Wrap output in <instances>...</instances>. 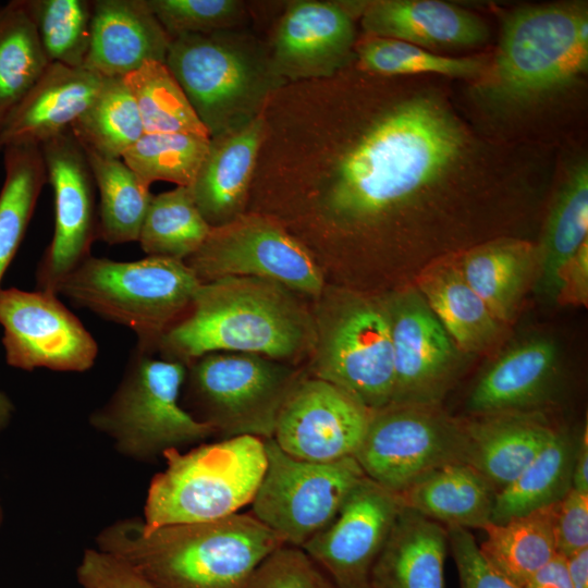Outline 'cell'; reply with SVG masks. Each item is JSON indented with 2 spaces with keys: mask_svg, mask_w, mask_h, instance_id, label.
<instances>
[{
  "mask_svg": "<svg viewBox=\"0 0 588 588\" xmlns=\"http://www.w3.org/2000/svg\"><path fill=\"white\" fill-rule=\"evenodd\" d=\"M301 295L262 278L200 283L189 308L160 338V358L187 366L217 352L246 353L294 365L311 354L315 319Z\"/></svg>",
  "mask_w": 588,
  "mask_h": 588,
  "instance_id": "obj_2",
  "label": "cell"
},
{
  "mask_svg": "<svg viewBox=\"0 0 588 588\" xmlns=\"http://www.w3.org/2000/svg\"><path fill=\"white\" fill-rule=\"evenodd\" d=\"M372 412L338 387L306 373L283 403L272 439L303 461L354 457Z\"/></svg>",
  "mask_w": 588,
  "mask_h": 588,
  "instance_id": "obj_17",
  "label": "cell"
},
{
  "mask_svg": "<svg viewBox=\"0 0 588 588\" xmlns=\"http://www.w3.org/2000/svg\"><path fill=\"white\" fill-rule=\"evenodd\" d=\"M166 468L150 481L143 523L154 529L209 522L240 513L262 479L265 440L243 436L200 443L183 453L169 450Z\"/></svg>",
  "mask_w": 588,
  "mask_h": 588,
  "instance_id": "obj_6",
  "label": "cell"
},
{
  "mask_svg": "<svg viewBox=\"0 0 588 588\" xmlns=\"http://www.w3.org/2000/svg\"><path fill=\"white\" fill-rule=\"evenodd\" d=\"M145 133H186L210 137L166 63L148 61L123 77Z\"/></svg>",
  "mask_w": 588,
  "mask_h": 588,
  "instance_id": "obj_38",
  "label": "cell"
},
{
  "mask_svg": "<svg viewBox=\"0 0 588 588\" xmlns=\"http://www.w3.org/2000/svg\"><path fill=\"white\" fill-rule=\"evenodd\" d=\"M534 249L523 241H498L469 252L460 269L464 280L498 321L510 320L531 270Z\"/></svg>",
  "mask_w": 588,
  "mask_h": 588,
  "instance_id": "obj_30",
  "label": "cell"
},
{
  "mask_svg": "<svg viewBox=\"0 0 588 588\" xmlns=\"http://www.w3.org/2000/svg\"><path fill=\"white\" fill-rule=\"evenodd\" d=\"M161 26L172 38L186 34L219 32L240 13L234 0H146Z\"/></svg>",
  "mask_w": 588,
  "mask_h": 588,
  "instance_id": "obj_42",
  "label": "cell"
},
{
  "mask_svg": "<svg viewBox=\"0 0 588 588\" xmlns=\"http://www.w3.org/2000/svg\"><path fill=\"white\" fill-rule=\"evenodd\" d=\"M4 182L0 191V282L13 260L47 181L40 146H5Z\"/></svg>",
  "mask_w": 588,
  "mask_h": 588,
  "instance_id": "obj_33",
  "label": "cell"
},
{
  "mask_svg": "<svg viewBox=\"0 0 588 588\" xmlns=\"http://www.w3.org/2000/svg\"><path fill=\"white\" fill-rule=\"evenodd\" d=\"M0 150H2V147H1V145H0Z\"/></svg>",
  "mask_w": 588,
  "mask_h": 588,
  "instance_id": "obj_53",
  "label": "cell"
},
{
  "mask_svg": "<svg viewBox=\"0 0 588 588\" xmlns=\"http://www.w3.org/2000/svg\"><path fill=\"white\" fill-rule=\"evenodd\" d=\"M71 132L87 150L106 158H122L145 133L136 101L123 77H105Z\"/></svg>",
  "mask_w": 588,
  "mask_h": 588,
  "instance_id": "obj_35",
  "label": "cell"
},
{
  "mask_svg": "<svg viewBox=\"0 0 588 588\" xmlns=\"http://www.w3.org/2000/svg\"><path fill=\"white\" fill-rule=\"evenodd\" d=\"M267 464L252 514L284 544L302 548L326 528L366 476L354 457L331 463L295 458L265 440Z\"/></svg>",
  "mask_w": 588,
  "mask_h": 588,
  "instance_id": "obj_11",
  "label": "cell"
},
{
  "mask_svg": "<svg viewBox=\"0 0 588 588\" xmlns=\"http://www.w3.org/2000/svg\"><path fill=\"white\" fill-rule=\"evenodd\" d=\"M54 198V230L36 270L37 290H58L91 256L98 238L96 183L85 149L71 130L40 145Z\"/></svg>",
  "mask_w": 588,
  "mask_h": 588,
  "instance_id": "obj_14",
  "label": "cell"
},
{
  "mask_svg": "<svg viewBox=\"0 0 588 588\" xmlns=\"http://www.w3.org/2000/svg\"><path fill=\"white\" fill-rule=\"evenodd\" d=\"M211 229L191 188L176 186L151 195L137 242L147 256L185 261L200 248Z\"/></svg>",
  "mask_w": 588,
  "mask_h": 588,
  "instance_id": "obj_36",
  "label": "cell"
},
{
  "mask_svg": "<svg viewBox=\"0 0 588 588\" xmlns=\"http://www.w3.org/2000/svg\"><path fill=\"white\" fill-rule=\"evenodd\" d=\"M3 522H4V511H3V506L1 504V501H0V529L3 525Z\"/></svg>",
  "mask_w": 588,
  "mask_h": 588,
  "instance_id": "obj_52",
  "label": "cell"
},
{
  "mask_svg": "<svg viewBox=\"0 0 588 588\" xmlns=\"http://www.w3.org/2000/svg\"><path fill=\"white\" fill-rule=\"evenodd\" d=\"M86 151L99 192L98 238L110 245L137 242L151 194L122 158Z\"/></svg>",
  "mask_w": 588,
  "mask_h": 588,
  "instance_id": "obj_34",
  "label": "cell"
},
{
  "mask_svg": "<svg viewBox=\"0 0 588 588\" xmlns=\"http://www.w3.org/2000/svg\"><path fill=\"white\" fill-rule=\"evenodd\" d=\"M364 71L381 75L432 73L460 78L481 77L488 63L482 58H451L390 38L371 37L356 47Z\"/></svg>",
  "mask_w": 588,
  "mask_h": 588,
  "instance_id": "obj_41",
  "label": "cell"
},
{
  "mask_svg": "<svg viewBox=\"0 0 588 588\" xmlns=\"http://www.w3.org/2000/svg\"><path fill=\"white\" fill-rule=\"evenodd\" d=\"M576 443L556 430L524 470L495 497L491 523L500 524L561 501L572 488Z\"/></svg>",
  "mask_w": 588,
  "mask_h": 588,
  "instance_id": "obj_29",
  "label": "cell"
},
{
  "mask_svg": "<svg viewBox=\"0 0 588 588\" xmlns=\"http://www.w3.org/2000/svg\"><path fill=\"white\" fill-rule=\"evenodd\" d=\"M587 241L566 267L559 296L567 301L584 304L588 295V246Z\"/></svg>",
  "mask_w": 588,
  "mask_h": 588,
  "instance_id": "obj_47",
  "label": "cell"
},
{
  "mask_svg": "<svg viewBox=\"0 0 588 588\" xmlns=\"http://www.w3.org/2000/svg\"><path fill=\"white\" fill-rule=\"evenodd\" d=\"M103 76L84 68L49 63L0 124V145L45 142L71 130L97 95Z\"/></svg>",
  "mask_w": 588,
  "mask_h": 588,
  "instance_id": "obj_20",
  "label": "cell"
},
{
  "mask_svg": "<svg viewBox=\"0 0 588 588\" xmlns=\"http://www.w3.org/2000/svg\"><path fill=\"white\" fill-rule=\"evenodd\" d=\"M164 63L210 137L262 114L270 91L283 82L270 61L262 64L218 32L172 38Z\"/></svg>",
  "mask_w": 588,
  "mask_h": 588,
  "instance_id": "obj_10",
  "label": "cell"
},
{
  "mask_svg": "<svg viewBox=\"0 0 588 588\" xmlns=\"http://www.w3.org/2000/svg\"><path fill=\"white\" fill-rule=\"evenodd\" d=\"M588 234V168L581 161L567 174L550 211L540 249V281L560 294L562 278Z\"/></svg>",
  "mask_w": 588,
  "mask_h": 588,
  "instance_id": "obj_31",
  "label": "cell"
},
{
  "mask_svg": "<svg viewBox=\"0 0 588 588\" xmlns=\"http://www.w3.org/2000/svg\"><path fill=\"white\" fill-rule=\"evenodd\" d=\"M385 308L395 372L391 403L434 404L448 381L452 340L427 304L414 295Z\"/></svg>",
  "mask_w": 588,
  "mask_h": 588,
  "instance_id": "obj_19",
  "label": "cell"
},
{
  "mask_svg": "<svg viewBox=\"0 0 588 588\" xmlns=\"http://www.w3.org/2000/svg\"><path fill=\"white\" fill-rule=\"evenodd\" d=\"M48 65L22 0L0 7V124Z\"/></svg>",
  "mask_w": 588,
  "mask_h": 588,
  "instance_id": "obj_37",
  "label": "cell"
},
{
  "mask_svg": "<svg viewBox=\"0 0 588 588\" xmlns=\"http://www.w3.org/2000/svg\"><path fill=\"white\" fill-rule=\"evenodd\" d=\"M96 548L138 571L158 588H244L284 543L252 513L154 529L140 517L101 529Z\"/></svg>",
  "mask_w": 588,
  "mask_h": 588,
  "instance_id": "obj_3",
  "label": "cell"
},
{
  "mask_svg": "<svg viewBox=\"0 0 588 588\" xmlns=\"http://www.w3.org/2000/svg\"><path fill=\"white\" fill-rule=\"evenodd\" d=\"M14 414L11 399L0 391V433L9 426Z\"/></svg>",
  "mask_w": 588,
  "mask_h": 588,
  "instance_id": "obj_51",
  "label": "cell"
},
{
  "mask_svg": "<svg viewBox=\"0 0 588 588\" xmlns=\"http://www.w3.org/2000/svg\"><path fill=\"white\" fill-rule=\"evenodd\" d=\"M0 324L7 363L17 369L84 372L98 355L94 336L52 292L0 287Z\"/></svg>",
  "mask_w": 588,
  "mask_h": 588,
  "instance_id": "obj_15",
  "label": "cell"
},
{
  "mask_svg": "<svg viewBox=\"0 0 588 588\" xmlns=\"http://www.w3.org/2000/svg\"><path fill=\"white\" fill-rule=\"evenodd\" d=\"M210 137L186 133H144L122 160L148 185L167 181L191 186L207 156Z\"/></svg>",
  "mask_w": 588,
  "mask_h": 588,
  "instance_id": "obj_40",
  "label": "cell"
},
{
  "mask_svg": "<svg viewBox=\"0 0 588 588\" xmlns=\"http://www.w3.org/2000/svg\"><path fill=\"white\" fill-rule=\"evenodd\" d=\"M350 4L296 1L278 26L270 65L282 81L332 75L355 44Z\"/></svg>",
  "mask_w": 588,
  "mask_h": 588,
  "instance_id": "obj_18",
  "label": "cell"
},
{
  "mask_svg": "<svg viewBox=\"0 0 588 588\" xmlns=\"http://www.w3.org/2000/svg\"><path fill=\"white\" fill-rule=\"evenodd\" d=\"M572 488L588 493V436L587 428L576 445Z\"/></svg>",
  "mask_w": 588,
  "mask_h": 588,
  "instance_id": "obj_49",
  "label": "cell"
},
{
  "mask_svg": "<svg viewBox=\"0 0 588 588\" xmlns=\"http://www.w3.org/2000/svg\"><path fill=\"white\" fill-rule=\"evenodd\" d=\"M76 579L82 588H158L123 560L97 548L84 551Z\"/></svg>",
  "mask_w": 588,
  "mask_h": 588,
  "instance_id": "obj_45",
  "label": "cell"
},
{
  "mask_svg": "<svg viewBox=\"0 0 588 588\" xmlns=\"http://www.w3.org/2000/svg\"><path fill=\"white\" fill-rule=\"evenodd\" d=\"M371 37L405 41L424 49L469 47L485 42L488 28L475 14L438 0H381L359 9Z\"/></svg>",
  "mask_w": 588,
  "mask_h": 588,
  "instance_id": "obj_23",
  "label": "cell"
},
{
  "mask_svg": "<svg viewBox=\"0 0 588 588\" xmlns=\"http://www.w3.org/2000/svg\"><path fill=\"white\" fill-rule=\"evenodd\" d=\"M152 355L134 348L115 391L88 417L118 453L144 463L215 436L181 404L186 366Z\"/></svg>",
  "mask_w": 588,
  "mask_h": 588,
  "instance_id": "obj_7",
  "label": "cell"
},
{
  "mask_svg": "<svg viewBox=\"0 0 588 588\" xmlns=\"http://www.w3.org/2000/svg\"><path fill=\"white\" fill-rule=\"evenodd\" d=\"M403 505L443 525L482 529L491 523L498 490L465 463L444 465L399 493Z\"/></svg>",
  "mask_w": 588,
  "mask_h": 588,
  "instance_id": "obj_26",
  "label": "cell"
},
{
  "mask_svg": "<svg viewBox=\"0 0 588 588\" xmlns=\"http://www.w3.org/2000/svg\"><path fill=\"white\" fill-rule=\"evenodd\" d=\"M200 285L182 260L147 256L115 261L89 256L61 283L58 295L126 327L135 348L154 354L163 333L189 308Z\"/></svg>",
  "mask_w": 588,
  "mask_h": 588,
  "instance_id": "obj_5",
  "label": "cell"
},
{
  "mask_svg": "<svg viewBox=\"0 0 588 588\" xmlns=\"http://www.w3.org/2000/svg\"><path fill=\"white\" fill-rule=\"evenodd\" d=\"M170 44L146 0H95L84 69L124 77L148 61L164 63Z\"/></svg>",
  "mask_w": 588,
  "mask_h": 588,
  "instance_id": "obj_21",
  "label": "cell"
},
{
  "mask_svg": "<svg viewBox=\"0 0 588 588\" xmlns=\"http://www.w3.org/2000/svg\"><path fill=\"white\" fill-rule=\"evenodd\" d=\"M445 528L461 588H519L485 560L468 529L458 526Z\"/></svg>",
  "mask_w": 588,
  "mask_h": 588,
  "instance_id": "obj_44",
  "label": "cell"
},
{
  "mask_svg": "<svg viewBox=\"0 0 588 588\" xmlns=\"http://www.w3.org/2000/svg\"><path fill=\"white\" fill-rule=\"evenodd\" d=\"M49 63L84 68L90 44L93 1L22 0Z\"/></svg>",
  "mask_w": 588,
  "mask_h": 588,
  "instance_id": "obj_39",
  "label": "cell"
},
{
  "mask_svg": "<svg viewBox=\"0 0 588 588\" xmlns=\"http://www.w3.org/2000/svg\"><path fill=\"white\" fill-rule=\"evenodd\" d=\"M244 588H335L299 547L283 544L268 555Z\"/></svg>",
  "mask_w": 588,
  "mask_h": 588,
  "instance_id": "obj_43",
  "label": "cell"
},
{
  "mask_svg": "<svg viewBox=\"0 0 588 588\" xmlns=\"http://www.w3.org/2000/svg\"><path fill=\"white\" fill-rule=\"evenodd\" d=\"M317 299L308 375L338 387L369 409L391 403L395 372L385 306L338 299L324 290Z\"/></svg>",
  "mask_w": 588,
  "mask_h": 588,
  "instance_id": "obj_9",
  "label": "cell"
},
{
  "mask_svg": "<svg viewBox=\"0 0 588 588\" xmlns=\"http://www.w3.org/2000/svg\"><path fill=\"white\" fill-rule=\"evenodd\" d=\"M477 415L481 418L460 422L464 460L498 492L524 470L558 430L525 411Z\"/></svg>",
  "mask_w": 588,
  "mask_h": 588,
  "instance_id": "obj_24",
  "label": "cell"
},
{
  "mask_svg": "<svg viewBox=\"0 0 588 588\" xmlns=\"http://www.w3.org/2000/svg\"><path fill=\"white\" fill-rule=\"evenodd\" d=\"M522 588H574L567 574L565 558L556 554Z\"/></svg>",
  "mask_w": 588,
  "mask_h": 588,
  "instance_id": "obj_48",
  "label": "cell"
},
{
  "mask_svg": "<svg viewBox=\"0 0 588 588\" xmlns=\"http://www.w3.org/2000/svg\"><path fill=\"white\" fill-rule=\"evenodd\" d=\"M555 535L558 554L565 559L588 548V493L571 488L559 502Z\"/></svg>",
  "mask_w": 588,
  "mask_h": 588,
  "instance_id": "obj_46",
  "label": "cell"
},
{
  "mask_svg": "<svg viewBox=\"0 0 588 588\" xmlns=\"http://www.w3.org/2000/svg\"><path fill=\"white\" fill-rule=\"evenodd\" d=\"M463 148L461 127L436 101L402 102L341 159L328 195L329 210L346 221L377 218L436 183Z\"/></svg>",
  "mask_w": 588,
  "mask_h": 588,
  "instance_id": "obj_1",
  "label": "cell"
},
{
  "mask_svg": "<svg viewBox=\"0 0 588 588\" xmlns=\"http://www.w3.org/2000/svg\"><path fill=\"white\" fill-rule=\"evenodd\" d=\"M426 304L454 346L478 351L494 338L499 321L464 280L460 269L439 268L420 281Z\"/></svg>",
  "mask_w": 588,
  "mask_h": 588,
  "instance_id": "obj_32",
  "label": "cell"
},
{
  "mask_svg": "<svg viewBox=\"0 0 588 588\" xmlns=\"http://www.w3.org/2000/svg\"><path fill=\"white\" fill-rule=\"evenodd\" d=\"M403 506L399 493L365 476L334 519L302 549L335 588H372L373 566Z\"/></svg>",
  "mask_w": 588,
  "mask_h": 588,
  "instance_id": "obj_16",
  "label": "cell"
},
{
  "mask_svg": "<svg viewBox=\"0 0 588 588\" xmlns=\"http://www.w3.org/2000/svg\"><path fill=\"white\" fill-rule=\"evenodd\" d=\"M588 69L584 5L525 7L507 15L494 60L478 93L498 108L539 103L577 82Z\"/></svg>",
  "mask_w": 588,
  "mask_h": 588,
  "instance_id": "obj_4",
  "label": "cell"
},
{
  "mask_svg": "<svg viewBox=\"0 0 588 588\" xmlns=\"http://www.w3.org/2000/svg\"><path fill=\"white\" fill-rule=\"evenodd\" d=\"M567 574L574 588H588V548L565 559Z\"/></svg>",
  "mask_w": 588,
  "mask_h": 588,
  "instance_id": "obj_50",
  "label": "cell"
},
{
  "mask_svg": "<svg viewBox=\"0 0 588 588\" xmlns=\"http://www.w3.org/2000/svg\"><path fill=\"white\" fill-rule=\"evenodd\" d=\"M184 262L200 283L255 277L316 299L324 290L322 272L307 248L278 222L258 215L243 213L212 228L200 248Z\"/></svg>",
  "mask_w": 588,
  "mask_h": 588,
  "instance_id": "obj_13",
  "label": "cell"
},
{
  "mask_svg": "<svg viewBox=\"0 0 588 588\" xmlns=\"http://www.w3.org/2000/svg\"><path fill=\"white\" fill-rule=\"evenodd\" d=\"M265 132L260 114L241 127L210 137L207 156L189 188L211 228L243 215Z\"/></svg>",
  "mask_w": 588,
  "mask_h": 588,
  "instance_id": "obj_22",
  "label": "cell"
},
{
  "mask_svg": "<svg viewBox=\"0 0 588 588\" xmlns=\"http://www.w3.org/2000/svg\"><path fill=\"white\" fill-rule=\"evenodd\" d=\"M445 526L403 506L371 574L372 588H444Z\"/></svg>",
  "mask_w": 588,
  "mask_h": 588,
  "instance_id": "obj_25",
  "label": "cell"
},
{
  "mask_svg": "<svg viewBox=\"0 0 588 588\" xmlns=\"http://www.w3.org/2000/svg\"><path fill=\"white\" fill-rule=\"evenodd\" d=\"M354 458L368 478L401 493L444 465L465 463L461 425L434 404L389 403L372 412Z\"/></svg>",
  "mask_w": 588,
  "mask_h": 588,
  "instance_id": "obj_12",
  "label": "cell"
},
{
  "mask_svg": "<svg viewBox=\"0 0 588 588\" xmlns=\"http://www.w3.org/2000/svg\"><path fill=\"white\" fill-rule=\"evenodd\" d=\"M559 502L482 528L486 539L478 546L480 553L497 572L519 588L558 554Z\"/></svg>",
  "mask_w": 588,
  "mask_h": 588,
  "instance_id": "obj_28",
  "label": "cell"
},
{
  "mask_svg": "<svg viewBox=\"0 0 588 588\" xmlns=\"http://www.w3.org/2000/svg\"><path fill=\"white\" fill-rule=\"evenodd\" d=\"M556 347L544 339L525 342L501 356L478 380L468 407L475 414L525 411L547 392Z\"/></svg>",
  "mask_w": 588,
  "mask_h": 588,
  "instance_id": "obj_27",
  "label": "cell"
},
{
  "mask_svg": "<svg viewBox=\"0 0 588 588\" xmlns=\"http://www.w3.org/2000/svg\"><path fill=\"white\" fill-rule=\"evenodd\" d=\"M305 375L256 354L209 353L186 366L183 407L221 439H270L283 403Z\"/></svg>",
  "mask_w": 588,
  "mask_h": 588,
  "instance_id": "obj_8",
  "label": "cell"
}]
</instances>
